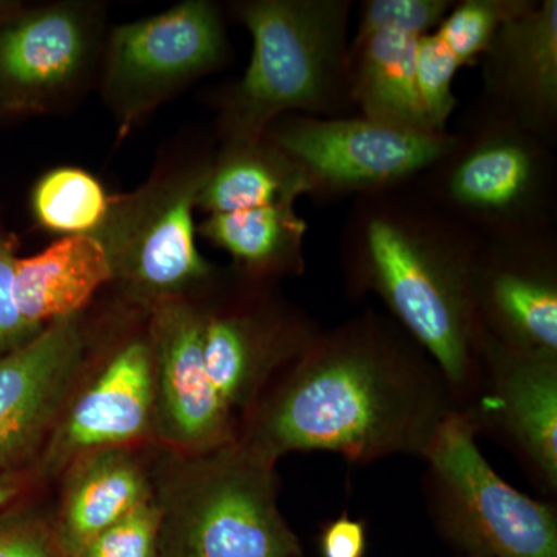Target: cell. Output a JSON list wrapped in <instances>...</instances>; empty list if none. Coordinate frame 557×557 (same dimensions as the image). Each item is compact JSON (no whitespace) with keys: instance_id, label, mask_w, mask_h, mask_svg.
Returning a JSON list of instances; mask_svg holds the SVG:
<instances>
[{"instance_id":"15","label":"cell","mask_w":557,"mask_h":557,"mask_svg":"<svg viewBox=\"0 0 557 557\" xmlns=\"http://www.w3.org/2000/svg\"><path fill=\"white\" fill-rule=\"evenodd\" d=\"M156 391L148 336L116 348L94 381L73 395L42 449L40 467L60 474L76 458L110 448H134L153 437Z\"/></svg>"},{"instance_id":"2","label":"cell","mask_w":557,"mask_h":557,"mask_svg":"<svg viewBox=\"0 0 557 557\" xmlns=\"http://www.w3.org/2000/svg\"><path fill=\"white\" fill-rule=\"evenodd\" d=\"M348 292L375 295L426 351L465 410L479 383L472 273L483 242L417 188L355 199L341 233Z\"/></svg>"},{"instance_id":"7","label":"cell","mask_w":557,"mask_h":557,"mask_svg":"<svg viewBox=\"0 0 557 557\" xmlns=\"http://www.w3.org/2000/svg\"><path fill=\"white\" fill-rule=\"evenodd\" d=\"M211 161L112 199L106 222L94 234L108 251L113 281L149 309L168 300L189 299V293L203 287L214 274L197 248L194 223Z\"/></svg>"},{"instance_id":"20","label":"cell","mask_w":557,"mask_h":557,"mask_svg":"<svg viewBox=\"0 0 557 557\" xmlns=\"http://www.w3.org/2000/svg\"><path fill=\"white\" fill-rule=\"evenodd\" d=\"M112 281V265L101 240L67 236L38 255L17 258L14 299L22 318L42 330L79 314L95 293Z\"/></svg>"},{"instance_id":"13","label":"cell","mask_w":557,"mask_h":557,"mask_svg":"<svg viewBox=\"0 0 557 557\" xmlns=\"http://www.w3.org/2000/svg\"><path fill=\"white\" fill-rule=\"evenodd\" d=\"M321 330L317 319L282 300L205 309L201 350L209 383L239 421Z\"/></svg>"},{"instance_id":"6","label":"cell","mask_w":557,"mask_h":557,"mask_svg":"<svg viewBox=\"0 0 557 557\" xmlns=\"http://www.w3.org/2000/svg\"><path fill=\"white\" fill-rule=\"evenodd\" d=\"M468 413L454 410L424 450L438 533L457 555L557 557L553 505L520 493L487 463Z\"/></svg>"},{"instance_id":"14","label":"cell","mask_w":557,"mask_h":557,"mask_svg":"<svg viewBox=\"0 0 557 557\" xmlns=\"http://www.w3.org/2000/svg\"><path fill=\"white\" fill-rule=\"evenodd\" d=\"M478 431L496 429L531 474L557 491V354L520 350L483 335L479 383L467 409Z\"/></svg>"},{"instance_id":"26","label":"cell","mask_w":557,"mask_h":557,"mask_svg":"<svg viewBox=\"0 0 557 557\" xmlns=\"http://www.w3.org/2000/svg\"><path fill=\"white\" fill-rule=\"evenodd\" d=\"M159 525L152 497L91 539L75 557H159Z\"/></svg>"},{"instance_id":"10","label":"cell","mask_w":557,"mask_h":557,"mask_svg":"<svg viewBox=\"0 0 557 557\" xmlns=\"http://www.w3.org/2000/svg\"><path fill=\"white\" fill-rule=\"evenodd\" d=\"M150 310L153 357V437L171 453H208L239 440V421L223 406L203 364L205 309L189 299Z\"/></svg>"},{"instance_id":"27","label":"cell","mask_w":557,"mask_h":557,"mask_svg":"<svg viewBox=\"0 0 557 557\" xmlns=\"http://www.w3.org/2000/svg\"><path fill=\"white\" fill-rule=\"evenodd\" d=\"M17 240L0 225V358L35 338L42 330L32 327L14 299ZM46 329V327H44Z\"/></svg>"},{"instance_id":"12","label":"cell","mask_w":557,"mask_h":557,"mask_svg":"<svg viewBox=\"0 0 557 557\" xmlns=\"http://www.w3.org/2000/svg\"><path fill=\"white\" fill-rule=\"evenodd\" d=\"M454 0H366L348 42L351 98L364 119L432 132L416 83L418 42L435 30Z\"/></svg>"},{"instance_id":"3","label":"cell","mask_w":557,"mask_h":557,"mask_svg":"<svg viewBox=\"0 0 557 557\" xmlns=\"http://www.w3.org/2000/svg\"><path fill=\"white\" fill-rule=\"evenodd\" d=\"M234 10L252 51L220 108L223 145L260 141L282 116L357 113L348 70L350 0H247Z\"/></svg>"},{"instance_id":"18","label":"cell","mask_w":557,"mask_h":557,"mask_svg":"<svg viewBox=\"0 0 557 557\" xmlns=\"http://www.w3.org/2000/svg\"><path fill=\"white\" fill-rule=\"evenodd\" d=\"M480 101L555 146L557 2L528 0L502 25L480 64Z\"/></svg>"},{"instance_id":"25","label":"cell","mask_w":557,"mask_h":557,"mask_svg":"<svg viewBox=\"0 0 557 557\" xmlns=\"http://www.w3.org/2000/svg\"><path fill=\"white\" fill-rule=\"evenodd\" d=\"M460 69L434 30L421 36L417 50V94L429 127L437 134L450 131L449 120L457 108L454 81Z\"/></svg>"},{"instance_id":"30","label":"cell","mask_w":557,"mask_h":557,"mask_svg":"<svg viewBox=\"0 0 557 557\" xmlns=\"http://www.w3.org/2000/svg\"><path fill=\"white\" fill-rule=\"evenodd\" d=\"M24 493V478L17 469H0V515Z\"/></svg>"},{"instance_id":"32","label":"cell","mask_w":557,"mask_h":557,"mask_svg":"<svg viewBox=\"0 0 557 557\" xmlns=\"http://www.w3.org/2000/svg\"><path fill=\"white\" fill-rule=\"evenodd\" d=\"M456 557H472V556H460V555H457Z\"/></svg>"},{"instance_id":"31","label":"cell","mask_w":557,"mask_h":557,"mask_svg":"<svg viewBox=\"0 0 557 557\" xmlns=\"http://www.w3.org/2000/svg\"><path fill=\"white\" fill-rule=\"evenodd\" d=\"M21 10V3L3 2V0H0V24L11 20V17H13L14 14L20 13Z\"/></svg>"},{"instance_id":"8","label":"cell","mask_w":557,"mask_h":557,"mask_svg":"<svg viewBox=\"0 0 557 557\" xmlns=\"http://www.w3.org/2000/svg\"><path fill=\"white\" fill-rule=\"evenodd\" d=\"M263 138L302 168L310 196L329 200L412 185L448 152L454 134L399 129L354 113L282 116Z\"/></svg>"},{"instance_id":"17","label":"cell","mask_w":557,"mask_h":557,"mask_svg":"<svg viewBox=\"0 0 557 557\" xmlns=\"http://www.w3.org/2000/svg\"><path fill=\"white\" fill-rule=\"evenodd\" d=\"M86 359L79 314L51 322L0 358V469L42 450L75 392Z\"/></svg>"},{"instance_id":"22","label":"cell","mask_w":557,"mask_h":557,"mask_svg":"<svg viewBox=\"0 0 557 557\" xmlns=\"http://www.w3.org/2000/svg\"><path fill=\"white\" fill-rule=\"evenodd\" d=\"M302 168L265 138L256 143L223 145L211 166L197 209L207 214L293 203L310 196Z\"/></svg>"},{"instance_id":"28","label":"cell","mask_w":557,"mask_h":557,"mask_svg":"<svg viewBox=\"0 0 557 557\" xmlns=\"http://www.w3.org/2000/svg\"><path fill=\"white\" fill-rule=\"evenodd\" d=\"M0 557H69L53 525L33 516L0 519Z\"/></svg>"},{"instance_id":"11","label":"cell","mask_w":557,"mask_h":557,"mask_svg":"<svg viewBox=\"0 0 557 557\" xmlns=\"http://www.w3.org/2000/svg\"><path fill=\"white\" fill-rule=\"evenodd\" d=\"M98 30L97 11L78 2L22 9L0 24V119L46 112L78 89Z\"/></svg>"},{"instance_id":"4","label":"cell","mask_w":557,"mask_h":557,"mask_svg":"<svg viewBox=\"0 0 557 557\" xmlns=\"http://www.w3.org/2000/svg\"><path fill=\"white\" fill-rule=\"evenodd\" d=\"M156 479L159 557H304L278 509L276 463L244 442L166 450Z\"/></svg>"},{"instance_id":"24","label":"cell","mask_w":557,"mask_h":557,"mask_svg":"<svg viewBox=\"0 0 557 557\" xmlns=\"http://www.w3.org/2000/svg\"><path fill=\"white\" fill-rule=\"evenodd\" d=\"M528 0L454 2L434 33L461 69L475 67L502 25L525 9Z\"/></svg>"},{"instance_id":"1","label":"cell","mask_w":557,"mask_h":557,"mask_svg":"<svg viewBox=\"0 0 557 557\" xmlns=\"http://www.w3.org/2000/svg\"><path fill=\"white\" fill-rule=\"evenodd\" d=\"M457 409L435 362L388 314L364 310L313 343L271 381L239 440L277 463L329 450L355 463L420 456Z\"/></svg>"},{"instance_id":"23","label":"cell","mask_w":557,"mask_h":557,"mask_svg":"<svg viewBox=\"0 0 557 557\" xmlns=\"http://www.w3.org/2000/svg\"><path fill=\"white\" fill-rule=\"evenodd\" d=\"M112 197L100 180L79 168L51 170L36 183L32 209L40 228L67 236H94L108 218Z\"/></svg>"},{"instance_id":"9","label":"cell","mask_w":557,"mask_h":557,"mask_svg":"<svg viewBox=\"0 0 557 557\" xmlns=\"http://www.w3.org/2000/svg\"><path fill=\"white\" fill-rule=\"evenodd\" d=\"M228 57L222 14L208 0H186L113 30L104 95L119 116L121 134L171 95L222 67Z\"/></svg>"},{"instance_id":"29","label":"cell","mask_w":557,"mask_h":557,"mask_svg":"<svg viewBox=\"0 0 557 557\" xmlns=\"http://www.w3.org/2000/svg\"><path fill=\"white\" fill-rule=\"evenodd\" d=\"M321 557H366L368 556V523L343 512L330 520L319 534Z\"/></svg>"},{"instance_id":"19","label":"cell","mask_w":557,"mask_h":557,"mask_svg":"<svg viewBox=\"0 0 557 557\" xmlns=\"http://www.w3.org/2000/svg\"><path fill=\"white\" fill-rule=\"evenodd\" d=\"M153 497L152 475L134 448L94 450L64 471L54 533L75 557L91 539Z\"/></svg>"},{"instance_id":"5","label":"cell","mask_w":557,"mask_h":557,"mask_svg":"<svg viewBox=\"0 0 557 557\" xmlns=\"http://www.w3.org/2000/svg\"><path fill=\"white\" fill-rule=\"evenodd\" d=\"M453 134L416 182L435 207L482 242L555 233L553 145L480 100Z\"/></svg>"},{"instance_id":"21","label":"cell","mask_w":557,"mask_h":557,"mask_svg":"<svg viewBox=\"0 0 557 557\" xmlns=\"http://www.w3.org/2000/svg\"><path fill=\"white\" fill-rule=\"evenodd\" d=\"M197 233L228 252L237 269L255 281L300 276L306 271L309 225L296 205L209 214Z\"/></svg>"},{"instance_id":"16","label":"cell","mask_w":557,"mask_h":557,"mask_svg":"<svg viewBox=\"0 0 557 557\" xmlns=\"http://www.w3.org/2000/svg\"><path fill=\"white\" fill-rule=\"evenodd\" d=\"M556 233L483 242L472 300L483 335L520 350L557 354Z\"/></svg>"}]
</instances>
